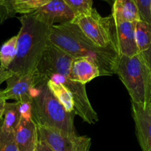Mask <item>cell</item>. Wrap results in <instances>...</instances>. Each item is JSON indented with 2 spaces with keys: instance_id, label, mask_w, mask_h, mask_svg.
I'll return each mask as SVG.
<instances>
[{
  "instance_id": "obj_1",
  "label": "cell",
  "mask_w": 151,
  "mask_h": 151,
  "mask_svg": "<svg viewBox=\"0 0 151 151\" xmlns=\"http://www.w3.org/2000/svg\"><path fill=\"white\" fill-rule=\"evenodd\" d=\"M74 58L50 42L37 66L41 75L66 87L73 97L74 114L86 123L93 125L99 116L88 100L86 85L70 79V67Z\"/></svg>"
},
{
  "instance_id": "obj_2",
  "label": "cell",
  "mask_w": 151,
  "mask_h": 151,
  "mask_svg": "<svg viewBox=\"0 0 151 151\" xmlns=\"http://www.w3.org/2000/svg\"><path fill=\"white\" fill-rule=\"evenodd\" d=\"M50 42L74 58H86L97 64L101 76L115 74L119 54L111 47L102 48L88 39L72 22L50 27Z\"/></svg>"
},
{
  "instance_id": "obj_3",
  "label": "cell",
  "mask_w": 151,
  "mask_h": 151,
  "mask_svg": "<svg viewBox=\"0 0 151 151\" xmlns=\"http://www.w3.org/2000/svg\"><path fill=\"white\" fill-rule=\"evenodd\" d=\"M19 20L22 26L17 34L16 57L7 69L0 70V85L13 75L21 76L35 71L50 44V26L29 14L22 15Z\"/></svg>"
},
{
  "instance_id": "obj_4",
  "label": "cell",
  "mask_w": 151,
  "mask_h": 151,
  "mask_svg": "<svg viewBox=\"0 0 151 151\" xmlns=\"http://www.w3.org/2000/svg\"><path fill=\"white\" fill-rule=\"evenodd\" d=\"M44 78L32 90V119L36 125H44L78 135L74 124L75 114L65 110L47 86Z\"/></svg>"
},
{
  "instance_id": "obj_5",
  "label": "cell",
  "mask_w": 151,
  "mask_h": 151,
  "mask_svg": "<svg viewBox=\"0 0 151 151\" xmlns=\"http://www.w3.org/2000/svg\"><path fill=\"white\" fill-rule=\"evenodd\" d=\"M115 74L128 91L131 103L147 104L145 75L139 54L133 57L119 55Z\"/></svg>"
},
{
  "instance_id": "obj_6",
  "label": "cell",
  "mask_w": 151,
  "mask_h": 151,
  "mask_svg": "<svg viewBox=\"0 0 151 151\" xmlns=\"http://www.w3.org/2000/svg\"><path fill=\"white\" fill-rule=\"evenodd\" d=\"M72 22L94 44L102 48L111 47L118 52L116 27L112 15L103 17L93 8L89 15L75 17Z\"/></svg>"
},
{
  "instance_id": "obj_7",
  "label": "cell",
  "mask_w": 151,
  "mask_h": 151,
  "mask_svg": "<svg viewBox=\"0 0 151 151\" xmlns=\"http://www.w3.org/2000/svg\"><path fill=\"white\" fill-rule=\"evenodd\" d=\"M39 141L43 142L53 151H83L91 146V139L86 136H78L60 129L36 125Z\"/></svg>"
},
{
  "instance_id": "obj_8",
  "label": "cell",
  "mask_w": 151,
  "mask_h": 151,
  "mask_svg": "<svg viewBox=\"0 0 151 151\" xmlns=\"http://www.w3.org/2000/svg\"><path fill=\"white\" fill-rule=\"evenodd\" d=\"M44 77L38 72L37 69L26 75H13L5 81L7 87L1 91L3 98L14 100L16 102L32 101V90Z\"/></svg>"
},
{
  "instance_id": "obj_9",
  "label": "cell",
  "mask_w": 151,
  "mask_h": 151,
  "mask_svg": "<svg viewBox=\"0 0 151 151\" xmlns=\"http://www.w3.org/2000/svg\"><path fill=\"white\" fill-rule=\"evenodd\" d=\"M34 19L51 27L55 23L72 22L75 14L63 0H51L48 3L31 13Z\"/></svg>"
},
{
  "instance_id": "obj_10",
  "label": "cell",
  "mask_w": 151,
  "mask_h": 151,
  "mask_svg": "<svg viewBox=\"0 0 151 151\" xmlns=\"http://www.w3.org/2000/svg\"><path fill=\"white\" fill-rule=\"evenodd\" d=\"M131 110L142 151H151V103L145 105L131 103Z\"/></svg>"
},
{
  "instance_id": "obj_11",
  "label": "cell",
  "mask_w": 151,
  "mask_h": 151,
  "mask_svg": "<svg viewBox=\"0 0 151 151\" xmlns=\"http://www.w3.org/2000/svg\"><path fill=\"white\" fill-rule=\"evenodd\" d=\"M136 22H122L115 24L116 45L119 55L133 57L139 54L135 38Z\"/></svg>"
},
{
  "instance_id": "obj_12",
  "label": "cell",
  "mask_w": 151,
  "mask_h": 151,
  "mask_svg": "<svg viewBox=\"0 0 151 151\" xmlns=\"http://www.w3.org/2000/svg\"><path fill=\"white\" fill-rule=\"evenodd\" d=\"M15 141L19 151H35L38 142L37 126L32 119L22 118L15 131Z\"/></svg>"
},
{
  "instance_id": "obj_13",
  "label": "cell",
  "mask_w": 151,
  "mask_h": 151,
  "mask_svg": "<svg viewBox=\"0 0 151 151\" xmlns=\"http://www.w3.org/2000/svg\"><path fill=\"white\" fill-rule=\"evenodd\" d=\"M101 76L95 63L86 58H73L70 67V79L86 85L94 78Z\"/></svg>"
},
{
  "instance_id": "obj_14",
  "label": "cell",
  "mask_w": 151,
  "mask_h": 151,
  "mask_svg": "<svg viewBox=\"0 0 151 151\" xmlns=\"http://www.w3.org/2000/svg\"><path fill=\"white\" fill-rule=\"evenodd\" d=\"M111 15L115 24L122 22H135L141 20L135 0H114Z\"/></svg>"
},
{
  "instance_id": "obj_15",
  "label": "cell",
  "mask_w": 151,
  "mask_h": 151,
  "mask_svg": "<svg viewBox=\"0 0 151 151\" xmlns=\"http://www.w3.org/2000/svg\"><path fill=\"white\" fill-rule=\"evenodd\" d=\"M22 119L19 104L16 103H6L4 114L1 122V128L5 132H14Z\"/></svg>"
},
{
  "instance_id": "obj_16",
  "label": "cell",
  "mask_w": 151,
  "mask_h": 151,
  "mask_svg": "<svg viewBox=\"0 0 151 151\" xmlns=\"http://www.w3.org/2000/svg\"><path fill=\"white\" fill-rule=\"evenodd\" d=\"M47 84L53 95L60 102L65 110L69 113H72V112L74 113L75 103H74L73 97L70 91L61 84L55 83L48 79H47Z\"/></svg>"
},
{
  "instance_id": "obj_17",
  "label": "cell",
  "mask_w": 151,
  "mask_h": 151,
  "mask_svg": "<svg viewBox=\"0 0 151 151\" xmlns=\"http://www.w3.org/2000/svg\"><path fill=\"white\" fill-rule=\"evenodd\" d=\"M18 35L11 37L1 45L0 48V70L3 71L9 67L14 60L17 49Z\"/></svg>"
},
{
  "instance_id": "obj_18",
  "label": "cell",
  "mask_w": 151,
  "mask_h": 151,
  "mask_svg": "<svg viewBox=\"0 0 151 151\" xmlns=\"http://www.w3.org/2000/svg\"><path fill=\"white\" fill-rule=\"evenodd\" d=\"M135 38L139 52L151 45V24L139 20L135 25Z\"/></svg>"
},
{
  "instance_id": "obj_19",
  "label": "cell",
  "mask_w": 151,
  "mask_h": 151,
  "mask_svg": "<svg viewBox=\"0 0 151 151\" xmlns=\"http://www.w3.org/2000/svg\"><path fill=\"white\" fill-rule=\"evenodd\" d=\"M51 0H13L12 7L15 15H28L38 10Z\"/></svg>"
},
{
  "instance_id": "obj_20",
  "label": "cell",
  "mask_w": 151,
  "mask_h": 151,
  "mask_svg": "<svg viewBox=\"0 0 151 151\" xmlns=\"http://www.w3.org/2000/svg\"><path fill=\"white\" fill-rule=\"evenodd\" d=\"M144 67L146 82L147 104L151 103V45L145 51L139 52Z\"/></svg>"
},
{
  "instance_id": "obj_21",
  "label": "cell",
  "mask_w": 151,
  "mask_h": 151,
  "mask_svg": "<svg viewBox=\"0 0 151 151\" xmlns=\"http://www.w3.org/2000/svg\"><path fill=\"white\" fill-rule=\"evenodd\" d=\"M71 9L75 17L87 16L93 10V0H63Z\"/></svg>"
},
{
  "instance_id": "obj_22",
  "label": "cell",
  "mask_w": 151,
  "mask_h": 151,
  "mask_svg": "<svg viewBox=\"0 0 151 151\" xmlns=\"http://www.w3.org/2000/svg\"><path fill=\"white\" fill-rule=\"evenodd\" d=\"M0 122V151H19L14 132H5L1 128Z\"/></svg>"
},
{
  "instance_id": "obj_23",
  "label": "cell",
  "mask_w": 151,
  "mask_h": 151,
  "mask_svg": "<svg viewBox=\"0 0 151 151\" xmlns=\"http://www.w3.org/2000/svg\"><path fill=\"white\" fill-rule=\"evenodd\" d=\"M135 1L138 7L141 20L151 24V0H135Z\"/></svg>"
},
{
  "instance_id": "obj_24",
  "label": "cell",
  "mask_w": 151,
  "mask_h": 151,
  "mask_svg": "<svg viewBox=\"0 0 151 151\" xmlns=\"http://www.w3.org/2000/svg\"><path fill=\"white\" fill-rule=\"evenodd\" d=\"M13 0H0V22L4 23L10 18L14 17L15 15L12 7Z\"/></svg>"
},
{
  "instance_id": "obj_25",
  "label": "cell",
  "mask_w": 151,
  "mask_h": 151,
  "mask_svg": "<svg viewBox=\"0 0 151 151\" xmlns=\"http://www.w3.org/2000/svg\"><path fill=\"white\" fill-rule=\"evenodd\" d=\"M19 104V111L22 118L24 119H32V106L30 102H17Z\"/></svg>"
},
{
  "instance_id": "obj_26",
  "label": "cell",
  "mask_w": 151,
  "mask_h": 151,
  "mask_svg": "<svg viewBox=\"0 0 151 151\" xmlns=\"http://www.w3.org/2000/svg\"><path fill=\"white\" fill-rule=\"evenodd\" d=\"M6 103H7V102H6V100L4 98H3L2 96H1V92H0V122H1V119H2Z\"/></svg>"
},
{
  "instance_id": "obj_27",
  "label": "cell",
  "mask_w": 151,
  "mask_h": 151,
  "mask_svg": "<svg viewBox=\"0 0 151 151\" xmlns=\"http://www.w3.org/2000/svg\"><path fill=\"white\" fill-rule=\"evenodd\" d=\"M37 151H53V150H52V149L50 148L47 145H46L45 143L38 140V145H37Z\"/></svg>"
},
{
  "instance_id": "obj_28",
  "label": "cell",
  "mask_w": 151,
  "mask_h": 151,
  "mask_svg": "<svg viewBox=\"0 0 151 151\" xmlns=\"http://www.w3.org/2000/svg\"><path fill=\"white\" fill-rule=\"evenodd\" d=\"M101 1H106V2H108V3H109V4H111V3H112V2L114 3V0H101Z\"/></svg>"
},
{
  "instance_id": "obj_29",
  "label": "cell",
  "mask_w": 151,
  "mask_h": 151,
  "mask_svg": "<svg viewBox=\"0 0 151 151\" xmlns=\"http://www.w3.org/2000/svg\"><path fill=\"white\" fill-rule=\"evenodd\" d=\"M90 147H91V146H88V147H87L83 151H90Z\"/></svg>"
},
{
  "instance_id": "obj_30",
  "label": "cell",
  "mask_w": 151,
  "mask_h": 151,
  "mask_svg": "<svg viewBox=\"0 0 151 151\" xmlns=\"http://www.w3.org/2000/svg\"><path fill=\"white\" fill-rule=\"evenodd\" d=\"M150 13H151V4H150Z\"/></svg>"
},
{
  "instance_id": "obj_31",
  "label": "cell",
  "mask_w": 151,
  "mask_h": 151,
  "mask_svg": "<svg viewBox=\"0 0 151 151\" xmlns=\"http://www.w3.org/2000/svg\"><path fill=\"white\" fill-rule=\"evenodd\" d=\"M35 151H37V148H36V150H35Z\"/></svg>"
},
{
  "instance_id": "obj_32",
  "label": "cell",
  "mask_w": 151,
  "mask_h": 151,
  "mask_svg": "<svg viewBox=\"0 0 151 151\" xmlns=\"http://www.w3.org/2000/svg\"><path fill=\"white\" fill-rule=\"evenodd\" d=\"M0 92H1V91H0Z\"/></svg>"
}]
</instances>
